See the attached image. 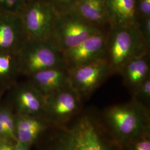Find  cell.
Wrapping results in <instances>:
<instances>
[{"instance_id":"obj_11","label":"cell","mask_w":150,"mask_h":150,"mask_svg":"<svg viewBox=\"0 0 150 150\" xmlns=\"http://www.w3.org/2000/svg\"><path fill=\"white\" fill-rule=\"evenodd\" d=\"M29 77L30 83L45 97L70 85L69 71L65 65L40 71Z\"/></svg>"},{"instance_id":"obj_8","label":"cell","mask_w":150,"mask_h":150,"mask_svg":"<svg viewBox=\"0 0 150 150\" xmlns=\"http://www.w3.org/2000/svg\"><path fill=\"white\" fill-rule=\"evenodd\" d=\"M27 38L50 40L58 12L45 0L26 4L20 13Z\"/></svg>"},{"instance_id":"obj_7","label":"cell","mask_w":150,"mask_h":150,"mask_svg":"<svg viewBox=\"0 0 150 150\" xmlns=\"http://www.w3.org/2000/svg\"><path fill=\"white\" fill-rule=\"evenodd\" d=\"M68 69L70 86L79 94L83 101L89 98L113 75L106 59H98Z\"/></svg>"},{"instance_id":"obj_3","label":"cell","mask_w":150,"mask_h":150,"mask_svg":"<svg viewBox=\"0 0 150 150\" xmlns=\"http://www.w3.org/2000/svg\"><path fill=\"white\" fill-rule=\"evenodd\" d=\"M106 47V59L112 74H120L124 65L129 60L150 54L136 24L109 26Z\"/></svg>"},{"instance_id":"obj_20","label":"cell","mask_w":150,"mask_h":150,"mask_svg":"<svg viewBox=\"0 0 150 150\" xmlns=\"http://www.w3.org/2000/svg\"><path fill=\"white\" fill-rule=\"evenodd\" d=\"M122 146L124 150H150V131L140 135Z\"/></svg>"},{"instance_id":"obj_17","label":"cell","mask_w":150,"mask_h":150,"mask_svg":"<svg viewBox=\"0 0 150 150\" xmlns=\"http://www.w3.org/2000/svg\"><path fill=\"white\" fill-rule=\"evenodd\" d=\"M18 71L17 53L0 52V80L10 77Z\"/></svg>"},{"instance_id":"obj_19","label":"cell","mask_w":150,"mask_h":150,"mask_svg":"<svg viewBox=\"0 0 150 150\" xmlns=\"http://www.w3.org/2000/svg\"><path fill=\"white\" fill-rule=\"evenodd\" d=\"M0 122L5 129L8 139L16 142L15 125L11 113L6 108H0Z\"/></svg>"},{"instance_id":"obj_23","label":"cell","mask_w":150,"mask_h":150,"mask_svg":"<svg viewBox=\"0 0 150 150\" xmlns=\"http://www.w3.org/2000/svg\"><path fill=\"white\" fill-rule=\"evenodd\" d=\"M135 4L137 20L150 17V0H135Z\"/></svg>"},{"instance_id":"obj_24","label":"cell","mask_w":150,"mask_h":150,"mask_svg":"<svg viewBox=\"0 0 150 150\" xmlns=\"http://www.w3.org/2000/svg\"><path fill=\"white\" fill-rule=\"evenodd\" d=\"M26 0H0V5L8 10L15 9L16 10L23 9L26 5L25 2Z\"/></svg>"},{"instance_id":"obj_16","label":"cell","mask_w":150,"mask_h":150,"mask_svg":"<svg viewBox=\"0 0 150 150\" xmlns=\"http://www.w3.org/2000/svg\"><path fill=\"white\" fill-rule=\"evenodd\" d=\"M73 11L93 26L102 30L109 26L104 0H77Z\"/></svg>"},{"instance_id":"obj_26","label":"cell","mask_w":150,"mask_h":150,"mask_svg":"<svg viewBox=\"0 0 150 150\" xmlns=\"http://www.w3.org/2000/svg\"><path fill=\"white\" fill-rule=\"evenodd\" d=\"M13 146H11L10 144L7 142H1V150H12Z\"/></svg>"},{"instance_id":"obj_10","label":"cell","mask_w":150,"mask_h":150,"mask_svg":"<svg viewBox=\"0 0 150 150\" xmlns=\"http://www.w3.org/2000/svg\"><path fill=\"white\" fill-rule=\"evenodd\" d=\"M27 38L20 13L0 15V52L17 53Z\"/></svg>"},{"instance_id":"obj_2","label":"cell","mask_w":150,"mask_h":150,"mask_svg":"<svg viewBox=\"0 0 150 150\" xmlns=\"http://www.w3.org/2000/svg\"><path fill=\"white\" fill-rule=\"evenodd\" d=\"M101 115L115 138L123 146L150 131V108L134 99L105 108Z\"/></svg>"},{"instance_id":"obj_25","label":"cell","mask_w":150,"mask_h":150,"mask_svg":"<svg viewBox=\"0 0 150 150\" xmlns=\"http://www.w3.org/2000/svg\"><path fill=\"white\" fill-rule=\"evenodd\" d=\"M30 145L16 141V144L12 147V150H30Z\"/></svg>"},{"instance_id":"obj_21","label":"cell","mask_w":150,"mask_h":150,"mask_svg":"<svg viewBox=\"0 0 150 150\" xmlns=\"http://www.w3.org/2000/svg\"><path fill=\"white\" fill-rule=\"evenodd\" d=\"M136 26L147 47L150 51V17L138 19Z\"/></svg>"},{"instance_id":"obj_13","label":"cell","mask_w":150,"mask_h":150,"mask_svg":"<svg viewBox=\"0 0 150 150\" xmlns=\"http://www.w3.org/2000/svg\"><path fill=\"white\" fill-rule=\"evenodd\" d=\"M123 83L131 94L150 76V54H146L129 60L120 72Z\"/></svg>"},{"instance_id":"obj_12","label":"cell","mask_w":150,"mask_h":150,"mask_svg":"<svg viewBox=\"0 0 150 150\" xmlns=\"http://www.w3.org/2000/svg\"><path fill=\"white\" fill-rule=\"evenodd\" d=\"M15 100L20 114L44 118L45 97L30 82L17 91Z\"/></svg>"},{"instance_id":"obj_14","label":"cell","mask_w":150,"mask_h":150,"mask_svg":"<svg viewBox=\"0 0 150 150\" xmlns=\"http://www.w3.org/2000/svg\"><path fill=\"white\" fill-rule=\"evenodd\" d=\"M16 141L31 145L50 126L44 118L20 114L15 122Z\"/></svg>"},{"instance_id":"obj_9","label":"cell","mask_w":150,"mask_h":150,"mask_svg":"<svg viewBox=\"0 0 150 150\" xmlns=\"http://www.w3.org/2000/svg\"><path fill=\"white\" fill-rule=\"evenodd\" d=\"M106 44L105 31L92 36L75 47L62 52L64 65L69 69L106 59Z\"/></svg>"},{"instance_id":"obj_22","label":"cell","mask_w":150,"mask_h":150,"mask_svg":"<svg viewBox=\"0 0 150 150\" xmlns=\"http://www.w3.org/2000/svg\"><path fill=\"white\" fill-rule=\"evenodd\" d=\"M58 13L73 11L77 0H45Z\"/></svg>"},{"instance_id":"obj_15","label":"cell","mask_w":150,"mask_h":150,"mask_svg":"<svg viewBox=\"0 0 150 150\" xmlns=\"http://www.w3.org/2000/svg\"><path fill=\"white\" fill-rule=\"evenodd\" d=\"M109 26H131L136 24L135 0H104Z\"/></svg>"},{"instance_id":"obj_27","label":"cell","mask_w":150,"mask_h":150,"mask_svg":"<svg viewBox=\"0 0 150 150\" xmlns=\"http://www.w3.org/2000/svg\"><path fill=\"white\" fill-rule=\"evenodd\" d=\"M1 150V142H0V150Z\"/></svg>"},{"instance_id":"obj_6","label":"cell","mask_w":150,"mask_h":150,"mask_svg":"<svg viewBox=\"0 0 150 150\" xmlns=\"http://www.w3.org/2000/svg\"><path fill=\"white\" fill-rule=\"evenodd\" d=\"M83 100L70 85L45 97L44 119L51 126L63 125L82 111Z\"/></svg>"},{"instance_id":"obj_1","label":"cell","mask_w":150,"mask_h":150,"mask_svg":"<svg viewBox=\"0 0 150 150\" xmlns=\"http://www.w3.org/2000/svg\"><path fill=\"white\" fill-rule=\"evenodd\" d=\"M46 144L41 150H124L102 118L100 111L83 108L69 121L50 126Z\"/></svg>"},{"instance_id":"obj_5","label":"cell","mask_w":150,"mask_h":150,"mask_svg":"<svg viewBox=\"0 0 150 150\" xmlns=\"http://www.w3.org/2000/svg\"><path fill=\"white\" fill-rule=\"evenodd\" d=\"M103 31L85 21L75 11H69L58 14L49 41L62 53Z\"/></svg>"},{"instance_id":"obj_18","label":"cell","mask_w":150,"mask_h":150,"mask_svg":"<svg viewBox=\"0 0 150 150\" xmlns=\"http://www.w3.org/2000/svg\"><path fill=\"white\" fill-rule=\"evenodd\" d=\"M132 98L150 108V76L132 93Z\"/></svg>"},{"instance_id":"obj_4","label":"cell","mask_w":150,"mask_h":150,"mask_svg":"<svg viewBox=\"0 0 150 150\" xmlns=\"http://www.w3.org/2000/svg\"><path fill=\"white\" fill-rule=\"evenodd\" d=\"M18 71L28 76L64 65L62 54L49 40L27 38L17 52Z\"/></svg>"}]
</instances>
